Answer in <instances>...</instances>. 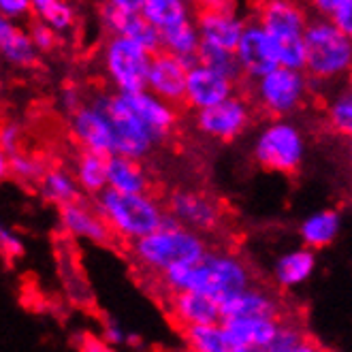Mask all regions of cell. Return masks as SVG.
<instances>
[{
	"mask_svg": "<svg viewBox=\"0 0 352 352\" xmlns=\"http://www.w3.org/2000/svg\"><path fill=\"white\" fill-rule=\"evenodd\" d=\"M0 13H3L9 22L17 24L32 15V0H0Z\"/></svg>",
	"mask_w": 352,
	"mask_h": 352,
	"instance_id": "ab89813d",
	"label": "cell"
},
{
	"mask_svg": "<svg viewBox=\"0 0 352 352\" xmlns=\"http://www.w3.org/2000/svg\"><path fill=\"white\" fill-rule=\"evenodd\" d=\"M286 318V316H284ZM284 318L269 316H237L222 320L224 327L231 331L237 342H241L248 350L261 352L272 344L282 331Z\"/></svg>",
	"mask_w": 352,
	"mask_h": 352,
	"instance_id": "d4e9b609",
	"label": "cell"
},
{
	"mask_svg": "<svg viewBox=\"0 0 352 352\" xmlns=\"http://www.w3.org/2000/svg\"><path fill=\"white\" fill-rule=\"evenodd\" d=\"M126 248L133 265L139 272L146 274L152 282H158L171 272L199 263L210 252L212 245L201 233L186 229L169 218L158 231Z\"/></svg>",
	"mask_w": 352,
	"mask_h": 352,
	"instance_id": "7a4b0ae2",
	"label": "cell"
},
{
	"mask_svg": "<svg viewBox=\"0 0 352 352\" xmlns=\"http://www.w3.org/2000/svg\"><path fill=\"white\" fill-rule=\"evenodd\" d=\"M96 100L107 111L113 135H116V154L129 156L135 160H146L152 156V152L158 148L156 139L148 131V126L139 120V116L133 111L129 100L120 92H96Z\"/></svg>",
	"mask_w": 352,
	"mask_h": 352,
	"instance_id": "9c48e42d",
	"label": "cell"
},
{
	"mask_svg": "<svg viewBox=\"0 0 352 352\" xmlns=\"http://www.w3.org/2000/svg\"><path fill=\"white\" fill-rule=\"evenodd\" d=\"M160 36H162V52H167L175 58H182L184 62H188L190 67L195 65L201 52V45H203L195 22L164 30L160 32Z\"/></svg>",
	"mask_w": 352,
	"mask_h": 352,
	"instance_id": "4dcf8cb0",
	"label": "cell"
},
{
	"mask_svg": "<svg viewBox=\"0 0 352 352\" xmlns=\"http://www.w3.org/2000/svg\"><path fill=\"white\" fill-rule=\"evenodd\" d=\"M261 352H327L295 316H286L280 336Z\"/></svg>",
	"mask_w": 352,
	"mask_h": 352,
	"instance_id": "1f68e13d",
	"label": "cell"
},
{
	"mask_svg": "<svg viewBox=\"0 0 352 352\" xmlns=\"http://www.w3.org/2000/svg\"><path fill=\"white\" fill-rule=\"evenodd\" d=\"M60 100H62V107H65V109L69 111V116H73V113L86 102L84 94H81V90H79L77 86H65Z\"/></svg>",
	"mask_w": 352,
	"mask_h": 352,
	"instance_id": "ee69618b",
	"label": "cell"
},
{
	"mask_svg": "<svg viewBox=\"0 0 352 352\" xmlns=\"http://www.w3.org/2000/svg\"><path fill=\"white\" fill-rule=\"evenodd\" d=\"M152 58L146 47L118 34H107L100 45V69L113 92L133 94L148 88Z\"/></svg>",
	"mask_w": 352,
	"mask_h": 352,
	"instance_id": "ba28073f",
	"label": "cell"
},
{
	"mask_svg": "<svg viewBox=\"0 0 352 352\" xmlns=\"http://www.w3.org/2000/svg\"><path fill=\"white\" fill-rule=\"evenodd\" d=\"M100 24L105 28L107 34H118V36H126L141 47H146L150 54L162 52V36L160 32L148 22L141 13H129V11H120L107 3H102L100 7Z\"/></svg>",
	"mask_w": 352,
	"mask_h": 352,
	"instance_id": "ffe728a7",
	"label": "cell"
},
{
	"mask_svg": "<svg viewBox=\"0 0 352 352\" xmlns=\"http://www.w3.org/2000/svg\"><path fill=\"white\" fill-rule=\"evenodd\" d=\"M195 0H146L141 15L158 30H171L175 26L188 24L197 19Z\"/></svg>",
	"mask_w": 352,
	"mask_h": 352,
	"instance_id": "4316f807",
	"label": "cell"
},
{
	"mask_svg": "<svg viewBox=\"0 0 352 352\" xmlns=\"http://www.w3.org/2000/svg\"><path fill=\"white\" fill-rule=\"evenodd\" d=\"M0 148L9 156H15L22 152V131L15 122H5L0 126Z\"/></svg>",
	"mask_w": 352,
	"mask_h": 352,
	"instance_id": "74e56055",
	"label": "cell"
},
{
	"mask_svg": "<svg viewBox=\"0 0 352 352\" xmlns=\"http://www.w3.org/2000/svg\"><path fill=\"white\" fill-rule=\"evenodd\" d=\"M338 3L340 0H307L309 9L314 11V15H320V17H329L338 7Z\"/></svg>",
	"mask_w": 352,
	"mask_h": 352,
	"instance_id": "f6af8a7d",
	"label": "cell"
},
{
	"mask_svg": "<svg viewBox=\"0 0 352 352\" xmlns=\"http://www.w3.org/2000/svg\"><path fill=\"white\" fill-rule=\"evenodd\" d=\"M237 81L226 77L210 67L195 62L188 69V81H186L184 105L190 111H203L214 105H220L226 98L237 94Z\"/></svg>",
	"mask_w": 352,
	"mask_h": 352,
	"instance_id": "5bb4252c",
	"label": "cell"
},
{
	"mask_svg": "<svg viewBox=\"0 0 352 352\" xmlns=\"http://www.w3.org/2000/svg\"><path fill=\"white\" fill-rule=\"evenodd\" d=\"M188 69H190V65L184 62L182 58H175L167 52H158L152 58L146 90L160 96L162 100L171 102V105L179 107V105H184Z\"/></svg>",
	"mask_w": 352,
	"mask_h": 352,
	"instance_id": "ac0fdd59",
	"label": "cell"
},
{
	"mask_svg": "<svg viewBox=\"0 0 352 352\" xmlns=\"http://www.w3.org/2000/svg\"><path fill=\"white\" fill-rule=\"evenodd\" d=\"M0 96H3V79H0Z\"/></svg>",
	"mask_w": 352,
	"mask_h": 352,
	"instance_id": "816d5d0a",
	"label": "cell"
},
{
	"mask_svg": "<svg viewBox=\"0 0 352 352\" xmlns=\"http://www.w3.org/2000/svg\"><path fill=\"white\" fill-rule=\"evenodd\" d=\"M102 342H105L107 346H124V344L133 342V336L118 320L107 318L105 322H102Z\"/></svg>",
	"mask_w": 352,
	"mask_h": 352,
	"instance_id": "60d3db41",
	"label": "cell"
},
{
	"mask_svg": "<svg viewBox=\"0 0 352 352\" xmlns=\"http://www.w3.org/2000/svg\"><path fill=\"white\" fill-rule=\"evenodd\" d=\"M36 188H38V195L47 203L56 205L58 210L84 199V192H81L73 171L62 169V167L47 169L43 173V177H41V182L36 184Z\"/></svg>",
	"mask_w": 352,
	"mask_h": 352,
	"instance_id": "f1b7e54d",
	"label": "cell"
},
{
	"mask_svg": "<svg viewBox=\"0 0 352 352\" xmlns=\"http://www.w3.org/2000/svg\"><path fill=\"white\" fill-rule=\"evenodd\" d=\"M197 62L201 65L210 67L226 77H231L233 81H239L243 79L241 77V69L237 65V58H235V52H226V50H218V47H210V45H201V52H199V58Z\"/></svg>",
	"mask_w": 352,
	"mask_h": 352,
	"instance_id": "e575fe53",
	"label": "cell"
},
{
	"mask_svg": "<svg viewBox=\"0 0 352 352\" xmlns=\"http://www.w3.org/2000/svg\"><path fill=\"white\" fill-rule=\"evenodd\" d=\"M107 188L122 195H150L154 179L143 160L116 154L107 160Z\"/></svg>",
	"mask_w": 352,
	"mask_h": 352,
	"instance_id": "cb8c5ba5",
	"label": "cell"
},
{
	"mask_svg": "<svg viewBox=\"0 0 352 352\" xmlns=\"http://www.w3.org/2000/svg\"><path fill=\"white\" fill-rule=\"evenodd\" d=\"M0 60L15 69H30L38 60V50L34 47L28 30L15 28L3 45H0Z\"/></svg>",
	"mask_w": 352,
	"mask_h": 352,
	"instance_id": "836d02e7",
	"label": "cell"
},
{
	"mask_svg": "<svg viewBox=\"0 0 352 352\" xmlns=\"http://www.w3.org/2000/svg\"><path fill=\"white\" fill-rule=\"evenodd\" d=\"M346 156H348V162H350V167H352V139L346 141Z\"/></svg>",
	"mask_w": 352,
	"mask_h": 352,
	"instance_id": "681fc988",
	"label": "cell"
},
{
	"mask_svg": "<svg viewBox=\"0 0 352 352\" xmlns=\"http://www.w3.org/2000/svg\"><path fill=\"white\" fill-rule=\"evenodd\" d=\"M0 254L5 258H17L24 254V241L17 233H13L11 229L0 222Z\"/></svg>",
	"mask_w": 352,
	"mask_h": 352,
	"instance_id": "f35d334b",
	"label": "cell"
},
{
	"mask_svg": "<svg viewBox=\"0 0 352 352\" xmlns=\"http://www.w3.org/2000/svg\"><path fill=\"white\" fill-rule=\"evenodd\" d=\"M235 58L241 69V77L250 81V84L280 67L272 36L265 32V28L254 17H248L243 34L235 50Z\"/></svg>",
	"mask_w": 352,
	"mask_h": 352,
	"instance_id": "4fadbf2b",
	"label": "cell"
},
{
	"mask_svg": "<svg viewBox=\"0 0 352 352\" xmlns=\"http://www.w3.org/2000/svg\"><path fill=\"white\" fill-rule=\"evenodd\" d=\"M96 212L111 229L116 241L135 243L150 233L158 231L169 220L167 205L154 192L150 195H122L105 190L92 199Z\"/></svg>",
	"mask_w": 352,
	"mask_h": 352,
	"instance_id": "3957f363",
	"label": "cell"
},
{
	"mask_svg": "<svg viewBox=\"0 0 352 352\" xmlns=\"http://www.w3.org/2000/svg\"><path fill=\"white\" fill-rule=\"evenodd\" d=\"M254 105L250 96L235 94L220 105L197 111L192 116V129L207 141L214 143H235L254 124Z\"/></svg>",
	"mask_w": 352,
	"mask_h": 352,
	"instance_id": "8fae6325",
	"label": "cell"
},
{
	"mask_svg": "<svg viewBox=\"0 0 352 352\" xmlns=\"http://www.w3.org/2000/svg\"><path fill=\"white\" fill-rule=\"evenodd\" d=\"M58 224H60V231L73 239H81L94 245H111L116 241L111 229L107 226V222L102 220V216L96 212L92 201L81 199L77 203L60 207Z\"/></svg>",
	"mask_w": 352,
	"mask_h": 352,
	"instance_id": "9a60e30c",
	"label": "cell"
},
{
	"mask_svg": "<svg viewBox=\"0 0 352 352\" xmlns=\"http://www.w3.org/2000/svg\"><path fill=\"white\" fill-rule=\"evenodd\" d=\"M32 15L36 22L50 26L56 34L69 32L75 26V7L69 0H32Z\"/></svg>",
	"mask_w": 352,
	"mask_h": 352,
	"instance_id": "d6a6232c",
	"label": "cell"
},
{
	"mask_svg": "<svg viewBox=\"0 0 352 352\" xmlns=\"http://www.w3.org/2000/svg\"><path fill=\"white\" fill-rule=\"evenodd\" d=\"M107 156L81 150L73 164V175L86 199H94L107 190Z\"/></svg>",
	"mask_w": 352,
	"mask_h": 352,
	"instance_id": "83f0119b",
	"label": "cell"
},
{
	"mask_svg": "<svg viewBox=\"0 0 352 352\" xmlns=\"http://www.w3.org/2000/svg\"><path fill=\"white\" fill-rule=\"evenodd\" d=\"M312 84H333L352 71V38L329 17L314 15L305 30V69Z\"/></svg>",
	"mask_w": 352,
	"mask_h": 352,
	"instance_id": "8992f818",
	"label": "cell"
},
{
	"mask_svg": "<svg viewBox=\"0 0 352 352\" xmlns=\"http://www.w3.org/2000/svg\"><path fill=\"white\" fill-rule=\"evenodd\" d=\"M344 229V216L338 207H320L309 212L297 226V235L307 250H324L333 245Z\"/></svg>",
	"mask_w": 352,
	"mask_h": 352,
	"instance_id": "7402d4cb",
	"label": "cell"
},
{
	"mask_svg": "<svg viewBox=\"0 0 352 352\" xmlns=\"http://www.w3.org/2000/svg\"><path fill=\"white\" fill-rule=\"evenodd\" d=\"M256 22L272 36L280 67L305 69V30L312 13L303 0H258Z\"/></svg>",
	"mask_w": 352,
	"mask_h": 352,
	"instance_id": "277c9868",
	"label": "cell"
},
{
	"mask_svg": "<svg viewBox=\"0 0 352 352\" xmlns=\"http://www.w3.org/2000/svg\"><path fill=\"white\" fill-rule=\"evenodd\" d=\"M162 301H164V307H167L171 322L179 331L222 322L220 303L205 295L188 293V291L169 293V295H162Z\"/></svg>",
	"mask_w": 352,
	"mask_h": 352,
	"instance_id": "d6986e66",
	"label": "cell"
},
{
	"mask_svg": "<svg viewBox=\"0 0 352 352\" xmlns=\"http://www.w3.org/2000/svg\"><path fill=\"white\" fill-rule=\"evenodd\" d=\"M307 133L293 118H274L263 122L252 139V160L263 171L278 175H297L307 160Z\"/></svg>",
	"mask_w": 352,
	"mask_h": 352,
	"instance_id": "5b68a950",
	"label": "cell"
},
{
	"mask_svg": "<svg viewBox=\"0 0 352 352\" xmlns=\"http://www.w3.org/2000/svg\"><path fill=\"white\" fill-rule=\"evenodd\" d=\"M199 13H239V0H195Z\"/></svg>",
	"mask_w": 352,
	"mask_h": 352,
	"instance_id": "7bdbcfd3",
	"label": "cell"
},
{
	"mask_svg": "<svg viewBox=\"0 0 352 352\" xmlns=\"http://www.w3.org/2000/svg\"><path fill=\"white\" fill-rule=\"evenodd\" d=\"M344 81H346V88H350V90H352V71L348 73V77H346Z\"/></svg>",
	"mask_w": 352,
	"mask_h": 352,
	"instance_id": "f907efd6",
	"label": "cell"
},
{
	"mask_svg": "<svg viewBox=\"0 0 352 352\" xmlns=\"http://www.w3.org/2000/svg\"><path fill=\"white\" fill-rule=\"evenodd\" d=\"M164 205L169 218L203 237L220 233L226 224V207L222 201L199 188H173L164 199Z\"/></svg>",
	"mask_w": 352,
	"mask_h": 352,
	"instance_id": "30bf717a",
	"label": "cell"
},
{
	"mask_svg": "<svg viewBox=\"0 0 352 352\" xmlns=\"http://www.w3.org/2000/svg\"><path fill=\"white\" fill-rule=\"evenodd\" d=\"M11 177V156L0 148V182Z\"/></svg>",
	"mask_w": 352,
	"mask_h": 352,
	"instance_id": "7dc6e473",
	"label": "cell"
},
{
	"mask_svg": "<svg viewBox=\"0 0 352 352\" xmlns=\"http://www.w3.org/2000/svg\"><path fill=\"white\" fill-rule=\"evenodd\" d=\"M28 34H30V38H32L34 47L38 50V54H47V52H52V50L56 47V43H58V34H56L50 26L41 24V22L30 24Z\"/></svg>",
	"mask_w": 352,
	"mask_h": 352,
	"instance_id": "8d00e7d4",
	"label": "cell"
},
{
	"mask_svg": "<svg viewBox=\"0 0 352 352\" xmlns=\"http://www.w3.org/2000/svg\"><path fill=\"white\" fill-rule=\"evenodd\" d=\"M248 19L241 13H197L195 24L201 34V43L235 52Z\"/></svg>",
	"mask_w": 352,
	"mask_h": 352,
	"instance_id": "603a6c76",
	"label": "cell"
},
{
	"mask_svg": "<svg viewBox=\"0 0 352 352\" xmlns=\"http://www.w3.org/2000/svg\"><path fill=\"white\" fill-rule=\"evenodd\" d=\"M314 94V84L305 71L276 67L250 84V100L256 111L274 118H295Z\"/></svg>",
	"mask_w": 352,
	"mask_h": 352,
	"instance_id": "52a82bcc",
	"label": "cell"
},
{
	"mask_svg": "<svg viewBox=\"0 0 352 352\" xmlns=\"http://www.w3.org/2000/svg\"><path fill=\"white\" fill-rule=\"evenodd\" d=\"M107 5L120 9V11H129V13H141L146 0H105Z\"/></svg>",
	"mask_w": 352,
	"mask_h": 352,
	"instance_id": "bcb514c9",
	"label": "cell"
},
{
	"mask_svg": "<svg viewBox=\"0 0 352 352\" xmlns=\"http://www.w3.org/2000/svg\"><path fill=\"white\" fill-rule=\"evenodd\" d=\"M254 284V269L233 248H210L199 263L177 269L156 282L162 295L199 293L218 303Z\"/></svg>",
	"mask_w": 352,
	"mask_h": 352,
	"instance_id": "6da1fadb",
	"label": "cell"
},
{
	"mask_svg": "<svg viewBox=\"0 0 352 352\" xmlns=\"http://www.w3.org/2000/svg\"><path fill=\"white\" fill-rule=\"evenodd\" d=\"M47 169L34 156L19 152L11 156V177L19 179L22 184H38Z\"/></svg>",
	"mask_w": 352,
	"mask_h": 352,
	"instance_id": "d590c367",
	"label": "cell"
},
{
	"mask_svg": "<svg viewBox=\"0 0 352 352\" xmlns=\"http://www.w3.org/2000/svg\"><path fill=\"white\" fill-rule=\"evenodd\" d=\"M129 100L133 111L139 116V120L146 124L152 137L156 139L158 146H164L179 126V107L171 105V102L162 100L160 96L152 94L150 90H141L133 94H124Z\"/></svg>",
	"mask_w": 352,
	"mask_h": 352,
	"instance_id": "2e32d148",
	"label": "cell"
},
{
	"mask_svg": "<svg viewBox=\"0 0 352 352\" xmlns=\"http://www.w3.org/2000/svg\"><path fill=\"white\" fill-rule=\"evenodd\" d=\"M322 118L327 129L342 137V139H352V90L350 88H340L331 92L329 98L324 100Z\"/></svg>",
	"mask_w": 352,
	"mask_h": 352,
	"instance_id": "f546056e",
	"label": "cell"
},
{
	"mask_svg": "<svg viewBox=\"0 0 352 352\" xmlns=\"http://www.w3.org/2000/svg\"><path fill=\"white\" fill-rule=\"evenodd\" d=\"M71 135L77 141V146L86 152L102 154V156H116V135L111 120L102 105L92 96L86 100L69 120Z\"/></svg>",
	"mask_w": 352,
	"mask_h": 352,
	"instance_id": "7c38bea8",
	"label": "cell"
},
{
	"mask_svg": "<svg viewBox=\"0 0 352 352\" xmlns=\"http://www.w3.org/2000/svg\"><path fill=\"white\" fill-rule=\"evenodd\" d=\"M179 336L188 352H252L235 340L224 322L184 329L179 331Z\"/></svg>",
	"mask_w": 352,
	"mask_h": 352,
	"instance_id": "484cf974",
	"label": "cell"
},
{
	"mask_svg": "<svg viewBox=\"0 0 352 352\" xmlns=\"http://www.w3.org/2000/svg\"><path fill=\"white\" fill-rule=\"evenodd\" d=\"M318 269V256L314 250H307L303 245L288 248L282 254L276 256L272 263V282L276 291L291 293L305 286L314 278Z\"/></svg>",
	"mask_w": 352,
	"mask_h": 352,
	"instance_id": "44dd1931",
	"label": "cell"
},
{
	"mask_svg": "<svg viewBox=\"0 0 352 352\" xmlns=\"http://www.w3.org/2000/svg\"><path fill=\"white\" fill-rule=\"evenodd\" d=\"M17 28V24H13V22H9V19L3 15V13H0V45H3L5 43V41H7V36L13 32Z\"/></svg>",
	"mask_w": 352,
	"mask_h": 352,
	"instance_id": "c3c4849f",
	"label": "cell"
},
{
	"mask_svg": "<svg viewBox=\"0 0 352 352\" xmlns=\"http://www.w3.org/2000/svg\"><path fill=\"white\" fill-rule=\"evenodd\" d=\"M329 19L333 22L346 36L352 38V0H340L333 13L329 15Z\"/></svg>",
	"mask_w": 352,
	"mask_h": 352,
	"instance_id": "b9f144b4",
	"label": "cell"
},
{
	"mask_svg": "<svg viewBox=\"0 0 352 352\" xmlns=\"http://www.w3.org/2000/svg\"><path fill=\"white\" fill-rule=\"evenodd\" d=\"M222 320L226 318H237V316H269V318H284L288 316V307L284 299L278 295L276 288L252 284L243 288L241 293L229 297L220 303Z\"/></svg>",
	"mask_w": 352,
	"mask_h": 352,
	"instance_id": "e0dca14e",
	"label": "cell"
}]
</instances>
